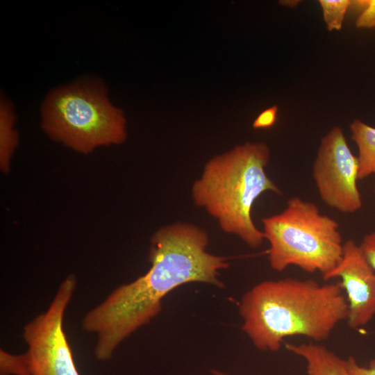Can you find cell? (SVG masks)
<instances>
[{
    "label": "cell",
    "mask_w": 375,
    "mask_h": 375,
    "mask_svg": "<svg viewBox=\"0 0 375 375\" xmlns=\"http://www.w3.org/2000/svg\"><path fill=\"white\" fill-rule=\"evenodd\" d=\"M208 243L204 230L188 223L167 225L153 233L149 270L115 288L82 319L83 330L97 336V360H110L125 339L160 313L162 299L176 288L190 283L222 286L219 271L229 264L226 257L209 253Z\"/></svg>",
    "instance_id": "obj_1"
},
{
    "label": "cell",
    "mask_w": 375,
    "mask_h": 375,
    "mask_svg": "<svg viewBox=\"0 0 375 375\" xmlns=\"http://www.w3.org/2000/svg\"><path fill=\"white\" fill-rule=\"evenodd\" d=\"M239 312L242 329L253 345L276 352L288 337L326 340L347 319L348 303L340 282L288 277L256 284L243 294Z\"/></svg>",
    "instance_id": "obj_2"
},
{
    "label": "cell",
    "mask_w": 375,
    "mask_h": 375,
    "mask_svg": "<svg viewBox=\"0 0 375 375\" xmlns=\"http://www.w3.org/2000/svg\"><path fill=\"white\" fill-rule=\"evenodd\" d=\"M269 158L265 142L236 146L209 160L192 187L194 204L214 217L224 232L238 236L253 249L265 240L251 217L255 201L267 191L282 194L266 173Z\"/></svg>",
    "instance_id": "obj_3"
},
{
    "label": "cell",
    "mask_w": 375,
    "mask_h": 375,
    "mask_svg": "<svg viewBox=\"0 0 375 375\" xmlns=\"http://www.w3.org/2000/svg\"><path fill=\"white\" fill-rule=\"evenodd\" d=\"M41 126L52 140L83 154L121 144L127 138L123 110L110 101L105 85L97 80L50 92L42 106Z\"/></svg>",
    "instance_id": "obj_4"
},
{
    "label": "cell",
    "mask_w": 375,
    "mask_h": 375,
    "mask_svg": "<svg viewBox=\"0 0 375 375\" xmlns=\"http://www.w3.org/2000/svg\"><path fill=\"white\" fill-rule=\"evenodd\" d=\"M262 222L269 244V263L276 272L296 266L324 276L342 259L344 243L338 223L322 214L312 202L291 197L281 212Z\"/></svg>",
    "instance_id": "obj_5"
},
{
    "label": "cell",
    "mask_w": 375,
    "mask_h": 375,
    "mask_svg": "<svg viewBox=\"0 0 375 375\" xmlns=\"http://www.w3.org/2000/svg\"><path fill=\"white\" fill-rule=\"evenodd\" d=\"M74 274L60 283L47 309L23 327L27 349L0 350V375H81L63 328L65 313L76 288Z\"/></svg>",
    "instance_id": "obj_6"
},
{
    "label": "cell",
    "mask_w": 375,
    "mask_h": 375,
    "mask_svg": "<svg viewBox=\"0 0 375 375\" xmlns=\"http://www.w3.org/2000/svg\"><path fill=\"white\" fill-rule=\"evenodd\" d=\"M358 160L339 126L321 140L313 163L312 176L321 200L342 213H354L362 207L358 187Z\"/></svg>",
    "instance_id": "obj_7"
},
{
    "label": "cell",
    "mask_w": 375,
    "mask_h": 375,
    "mask_svg": "<svg viewBox=\"0 0 375 375\" xmlns=\"http://www.w3.org/2000/svg\"><path fill=\"white\" fill-rule=\"evenodd\" d=\"M334 278L341 279L346 294L348 326L357 329L367 324L375 315V272L354 241L344 243L341 260L323 276L326 281Z\"/></svg>",
    "instance_id": "obj_8"
},
{
    "label": "cell",
    "mask_w": 375,
    "mask_h": 375,
    "mask_svg": "<svg viewBox=\"0 0 375 375\" xmlns=\"http://www.w3.org/2000/svg\"><path fill=\"white\" fill-rule=\"evenodd\" d=\"M285 347L306 361L308 375H351L346 360L317 342L287 343Z\"/></svg>",
    "instance_id": "obj_9"
},
{
    "label": "cell",
    "mask_w": 375,
    "mask_h": 375,
    "mask_svg": "<svg viewBox=\"0 0 375 375\" xmlns=\"http://www.w3.org/2000/svg\"><path fill=\"white\" fill-rule=\"evenodd\" d=\"M358 150V179L375 176V128L356 119L349 126Z\"/></svg>",
    "instance_id": "obj_10"
},
{
    "label": "cell",
    "mask_w": 375,
    "mask_h": 375,
    "mask_svg": "<svg viewBox=\"0 0 375 375\" xmlns=\"http://www.w3.org/2000/svg\"><path fill=\"white\" fill-rule=\"evenodd\" d=\"M15 115L12 103L1 96L0 99V169L8 174L11 160L19 143L15 128Z\"/></svg>",
    "instance_id": "obj_11"
},
{
    "label": "cell",
    "mask_w": 375,
    "mask_h": 375,
    "mask_svg": "<svg viewBox=\"0 0 375 375\" xmlns=\"http://www.w3.org/2000/svg\"><path fill=\"white\" fill-rule=\"evenodd\" d=\"M353 1L350 0L319 1L323 18L328 31H340L342 28L347 11Z\"/></svg>",
    "instance_id": "obj_12"
},
{
    "label": "cell",
    "mask_w": 375,
    "mask_h": 375,
    "mask_svg": "<svg viewBox=\"0 0 375 375\" xmlns=\"http://www.w3.org/2000/svg\"><path fill=\"white\" fill-rule=\"evenodd\" d=\"M354 2L363 6V10L356 20V27L358 28H375V0L354 1Z\"/></svg>",
    "instance_id": "obj_13"
},
{
    "label": "cell",
    "mask_w": 375,
    "mask_h": 375,
    "mask_svg": "<svg viewBox=\"0 0 375 375\" xmlns=\"http://www.w3.org/2000/svg\"><path fill=\"white\" fill-rule=\"evenodd\" d=\"M278 113V106L274 105L261 112L253 122L256 129L267 128L276 122Z\"/></svg>",
    "instance_id": "obj_14"
},
{
    "label": "cell",
    "mask_w": 375,
    "mask_h": 375,
    "mask_svg": "<svg viewBox=\"0 0 375 375\" xmlns=\"http://www.w3.org/2000/svg\"><path fill=\"white\" fill-rule=\"evenodd\" d=\"M359 246L366 260L375 272V230L365 235Z\"/></svg>",
    "instance_id": "obj_15"
},
{
    "label": "cell",
    "mask_w": 375,
    "mask_h": 375,
    "mask_svg": "<svg viewBox=\"0 0 375 375\" xmlns=\"http://www.w3.org/2000/svg\"><path fill=\"white\" fill-rule=\"evenodd\" d=\"M346 362L351 375H375V358L372 359L367 366L358 364L352 356L349 357Z\"/></svg>",
    "instance_id": "obj_16"
},
{
    "label": "cell",
    "mask_w": 375,
    "mask_h": 375,
    "mask_svg": "<svg viewBox=\"0 0 375 375\" xmlns=\"http://www.w3.org/2000/svg\"><path fill=\"white\" fill-rule=\"evenodd\" d=\"M212 373H213V375H230V374H228L227 373H225L221 371H217V370L213 371Z\"/></svg>",
    "instance_id": "obj_17"
},
{
    "label": "cell",
    "mask_w": 375,
    "mask_h": 375,
    "mask_svg": "<svg viewBox=\"0 0 375 375\" xmlns=\"http://www.w3.org/2000/svg\"><path fill=\"white\" fill-rule=\"evenodd\" d=\"M374 193H375V185H374Z\"/></svg>",
    "instance_id": "obj_18"
}]
</instances>
